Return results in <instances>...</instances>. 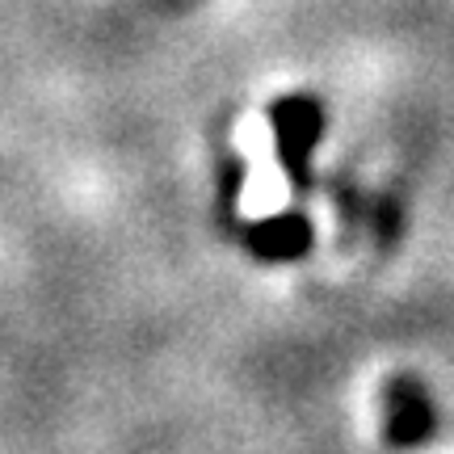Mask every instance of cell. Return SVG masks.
I'll list each match as a JSON object with an SVG mask.
<instances>
[{"label": "cell", "mask_w": 454, "mask_h": 454, "mask_svg": "<svg viewBox=\"0 0 454 454\" xmlns=\"http://www.w3.org/2000/svg\"><path fill=\"white\" fill-rule=\"evenodd\" d=\"M270 127H274L278 164L291 181V190L311 185V156L325 139V106L316 93H286L270 106Z\"/></svg>", "instance_id": "6da1fadb"}, {"label": "cell", "mask_w": 454, "mask_h": 454, "mask_svg": "<svg viewBox=\"0 0 454 454\" xmlns=\"http://www.w3.org/2000/svg\"><path fill=\"white\" fill-rule=\"evenodd\" d=\"M387 442L395 450H417L429 442L434 425H438V412H434V395L417 374H395L387 383Z\"/></svg>", "instance_id": "7a4b0ae2"}, {"label": "cell", "mask_w": 454, "mask_h": 454, "mask_svg": "<svg viewBox=\"0 0 454 454\" xmlns=\"http://www.w3.org/2000/svg\"><path fill=\"white\" fill-rule=\"evenodd\" d=\"M311 244H316V227L299 211L270 215V219H257V223L244 227V248L257 261H274V265L308 257Z\"/></svg>", "instance_id": "3957f363"}]
</instances>
